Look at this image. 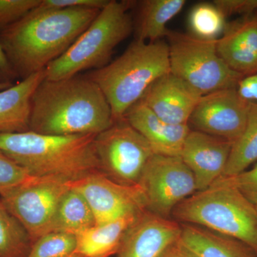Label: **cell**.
<instances>
[{
	"label": "cell",
	"mask_w": 257,
	"mask_h": 257,
	"mask_svg": "<svg viewBox=\"0 0 257 257\" xmlns=\"http://www.w3.org/2000/svg\"><path fill=\"white\" fill-rule=\"evenodd\" d=\"M135 3L109 0L68 50L45 69V79L69 78L82 71L96 70L110 63L114 49L134 31L130 10Z\"/></svg>",
	"instance_id": "6"
},
{
	"label": "cell",
	"mask_w": 257,
	"mask_h": 257,
	"mask_svg": "<svg viewBox=\"0 0 257 257\" xmlns=\"http://www.w3.org/2000/svg\"><path fill=\"white\" fill-rule=\"evenodd\" d=\"M236 89L243 100L257 104V73L242 77Z\"/></svg>",
	"instance_id": "32"
},
{
	"label": "cell",
	"mask_w": 257,
	"mask_h": 257,
	"mask_svg": "<svg viewBox=\"0 0 257 257\" xmlns=\"http://www.w3.org/2000/svg\"><path fill=\"white\" fill-rule=\"evenodd\" d=\"M231 145L222 139L190 130L180 157L194 176L197 192L209 188L222 176Z\"/></svg>",
	"instance_id": "13"
},
{
	"label": "cell",
	"mask_w": 257,
	"mask_h": 257,
	"mask_svg": "<svg viewBox=\"0 0 257 257\" xmlns=\"http://www.w3.org/2000/svg\"><path fill=\"white\" fill-rule=\"evenodd\" d=\"M13 85H14L13 83H0V92L5 90V89H9V88L13 87Z\"/></svg>",
	"instance_id": "35"
},
{
	"label": "cell",
	"mask_w": 257,
	"mask_h": 257,
	"mask_svg": "<svg viewBox=\"0 0 257 257\" xmlns=\"http://www.w3.org/2000/svg\"><path fill=\"white\" fill-rule=\"evenodd\" d=\"M94 145L101 173L124 185H138L154 154L148 142L124 117L96 135Z\"/></svg>",
	"instance_id": "8"
},
{
	"label": "cell",
	"mask_w": 257,
	"mask_h": 257,
	"mask_svg": "<svg viewBox=\"0 0 257 257\" xmlns=\"http://www.w3.org/2000/svg\"><path fill=\"white\" fill-rule=\"evenodd\" d=\"M45 79L44 69L0 92V134L30 131L32 94Z\"/></svg>",
	"instance_id": "18"
},
{
	"label": "cell",
	"mask_w": 257,
	"mask_h": 257,
	"mask_svg": "<svg viewBox=\"0 0 257 257\" xmlns=\"http://www.w3.org/2000/svg\"><path fill=\"white\" fill-rule=\"evenodd\" d=\"M159 257H198L181 240L180 237L169 245Z\"/></svg>",
	"instance_id": "33"
},
{
	"label": "cell",
	"mask_w": 257,
	"mask_h": 257,
	"mask_svg": "<svg viewBox=\"0 0 257 257\" xmlns=\"http://www.w3.org/2000/svg\"><path fill=\"white\" fill-rule=\"evenodd\" d=\"M138 16L134 21L135 40L154 42L166 37L167 26L182 11L185 0H143L137 2Z\"/></svg>",
	"instance_id": "21"
},
{
	"label": "cell",
	"mask_w": 257,
	"mask_h": 257,
	"mask_svg": "<svg viewBox=\"0 0 257 257\" xmlns=\"http://www.w3.org/2000/svg\"><path fill=\"white\" fill-rule=\"evenodd\" d=\"M140 214H130L111 222L95 225L83 231L76 236L77 246L74 253L83 257L116 255L126 231Z\"/></svg>",
	"instance_id": "20"
},
{
	"label": "cell",
	"mask_w": 257,
	"mask_h": 257,
	"mask_svg": "<svg viewBox=\"0 0 257 257\" xmlns=\"http://www.w3.org/2000/svg\"><path fill=\"white\" fill-rule=\"evenodd\" d=\"M138 184L145 194L146 210L165 219H171L175 207L197 192L194 176L180 157L153 154Z\"/></svg>",
	"instance_id": "10"
},
{
	"label": "cell",
	"mask_w": 257,
	"mask_h": 257,
	"mask_svg": "<svg viewBox=\"0 0 257 257\" xmlns=\"http://www.w3.org/2000/svg\"><path fill=\"white\" fill-rule=\"evenodd\" d=\"M180 239L198 257H257L239 240L196 225L183 224Z\"/></svg>",
	"instance_id": "19"
},
{
	"label": "cell",
	"mask_w": 257,
	"mask_h": 257,
	"mask_svg": "<svg viewBox=\"0 0 257 257\" xmlns=\"http://www.w3.org/2000/svg\"><path fill=\"white\" fill-rule=\"evenodd\" d=\"M67 257H83V256H81V255L79 254V253H74L73 254L70 255V256H69Z\"/></svg>",
	"instance_id": "36"
},
{
	"label": "cell",
	"mask_w": 257,
	"mask_h": 257,
	"mask_svg": "<svg viewBox=\"0 0 257 257\" xmlns=\"http://www.w3.org/2000/svg\"><path fill=\"white\" fill-rule=\"evenodd\" d=\"M95 225V219L89 204L80 193L72 187L57 206L50 232L77 236Z\"/></svg>",
	"instance_id": "22"
},
{
	"label": "cell",
	"mask_w": 257,
	"mask_h": 257,
	"mask_svg": "<svg viewBox=\"0 0 257 257\" xmlns=\"http://www.w3.org/2000/svg\"><path fill=\"white\" fill-rule=\"evenodd\" d=\"M72 184L53 177H36L0 194V199L27 230L34 243L50 232L57 206Z\"/></svg>",
	"instance_id": "9"
},
{
	"label": "cell",
	"mask_w": 257,
	"mask_h": 257,
	"mask_svg": "<svg viewBox=\"0 0 257 257\" xmlns=\"http://www.w3.org/2000/svg\"><path fill=\"white\" fill-rule=\"evenodd\" d=\"M189 20L194 36L203 40H217L227 23L214 3L196 5L191 12Z\"/></svg>",
	"instance_id": "25"
},
{
	"label": "cell",
	"mask_w": 257,
	"mask_h": 257,
	"mask_svg": "<svg viewBox=\"0 0 257 257\" xmlns=\"http://www.w3.org/2000/svg\"><path fill=\"white\" fill-rule=\"evenodd\" d=\"M16 78L18 77L0 45V83H13Z\"/></svg>",
	"instance_id": "34"
},
{
	"label": "cell",
	"mask_w": 257,
	"mask_h": 257,
	"mask_svg": "<svg viewBox=\"0 0 257 257\" xmlns=\"http://www.w3.org/2000/svg\"><path fill=\"white\" fill-rule=\"evenodd\" d=\"M225 182L236 187L250 202L257 204V162L251 170L234 177H221Z\"/></svg>",
	"instance_id": "29"
},
{
	"label": "cell",
	"mask_w": 257,
	"mask_h": 257,
	"mask_svg": "<svg viewBox=\"0 0 257 257\" xmlns=\"http://www.w3.org/2000/svg\"><path fill=\"white\" fill-rule=\"evenodd\" d=\"M218 55L231 70L245 76L257 73V23L254 14L227 22L216 40Z\"/></svg>",
	"instance_id": "16"
},
{
	"label": "cell",
	"mask_w": 257,
	"mask_h": 257,
	"mask_svg": "<svg viewBox=\"0 0 257 257\" xmlns=\"http://www.w3.org/2000/svg\"><path fill=\"white\" fill-rule=\"evenodd\" d=\"M101 10H32L0 32V45L21 80L44 70L66 52Z\"/></svg>",
	"instance_id": "1"
},
{
	"label": "cell",
	"mask_w": 257,
	"mask_h": 257,
	"mask_svg": "<svg viewBox=\"0 0 257 257\" xmlns=\"http://www.w3.org/2000/svg\"><path fill=\"white\" fill-rule=\"evenodd\" d=\"M33 241L0 199V257H28Z\"/></svg>",
	"instance_id": "24"
},
{
	"label": "cell",
	"mask_w": 257,
	"mask_h": 257,
	"mask_svg": "<svg viewBox=\"0 0 257 257\" xmlns=\"http://www.w3.org/2000/svg\"><path fill=\"white\" fill-rule=\"evenodd\" d=\"M256 211H257V204L256 205Z\"/></svg>",
	"instance_id": "38"
},
{
	"label": "cell",
	"mask_w": 257,
	"mask_h": 257,
	"mask_svg": "<svg viewBox=\"0 0 257 257\" xmlns=\"http://www.w3.org/2000/svg\"><path fill=\"white\" fill-rule=\"evenodd\" d=\"M172 216L246 243L257 254V211L234 186L219 177L209 188L196 192L179 204Z\"/></svg>",
	"instance_id": "5"
},
{
	"label": "cell",
	"mask_w": 257,
	"mask_h": 257,
	"mask_svg": "<svg viewBox=\"0 0 257 257\" xmlns=\"http://www.w3.org/2000/svg\"><path fill=\"white\" fill-rule=\"evenodd\" d=\"M250 104L240 97L236 88L209 93L198 101L188 125L191 130L232 144L246 126Z\"/></svg>",
	"instance_id": "12"
},
{
	"label": "cell",
	"mask_w": 257,
	"mask_h": 257,
	"mask_svg": "<svg viewBox=\"0 0 257 257\" xmlns=\"http://www.w3.org/2000/svg\"><path fill=\"white\" fill-rule=\"evenodd\" d=\"M114 123L110 105L87 75L49 80L31 99L30 131L47 135H98Z\"/></svg>",
	"instance_id": "2"
},
{
	"label": "cell",
	"mask_w": 257,
	"mask_h": 257,
	"mask_svg": "<svg viewBox=\"0 0 257 257\" xmlns=\"http://www.w3.org/2000/svg\"><path fill=\"white\" fill-rule=\"evenodd\" d=\"M124 117L148 142L154 154L180 157L191 130L189 125L166 122L140 101L132 106Z\"/></svg>",
	"instance_id": "17"
},
{
	"label": "cell",
	"mask_w": 257,
	"mask_h": 257,
	"mask_svg": "<svg viewBox=\"0 0 257 257\" xmlns=\"http://www.w3.org/2000/svg\"><path fill=\"white\" fill-rule=\"evenodd\" d=\"M202 96L182 79L169 73L155 81L139 101L166 122L188 125Z\"/></svg>",
	"instance_id": "14"
},
{
	"label": "cell",
	"mask_w": 257,
	"mask_h": 257,
	"mask_svg": "<svg viewBox=\"0 0 257 257\" xmlns=\"http://www.w3.org/2000/svg\"><path fill=\"white\" fill-rule=\"evenodd\" d=\"M182 226L145 210L126 231L116 257H159L179 239Z\"/></svg>",
	"instance_id": "15"
},
{
	"label": "cell",
	"mask_w": 257,
	"mask_h": 257,
	"mask_svg": "<svg viewBox=\"0 0 257 257\" xmlns=\"http://www.w3.org/2000/svg\"><path fill=\"white\" fill-rule=\"evenodd\" d=\"M92 209L96 225L106 224L146 210V200L140 186L124 185L101 172L72 182Z\"/></svg>",
	"instance_id": "11"
},
{
	"label": "cell",
	"mask_w": 257,
	"mask_h": 257,
	"mask_svg": "<svg viewBox=\"0 0 257 257\" xmlns=\"http://www.w3.org/2000/svg\"><path fill=\"white\" fill-rule=\"evenodd\" d=\"M214 5L226 19L233 15L248 16L257 12V0H215Z\"/></svg>",
	"instance_id": "30"
},
{
	"label": "cell",
	"mask_w": 257,
	"mask_h": 257,
	"mask_svg": "<svg viewBox=\"0 0 257 257\" xmlns=\"http://www.w3.org/2000/svg\"><path fill=\"white\" fill-rule=\"evenodd\" d=\"M257 162V104H250L247 122L239 138L232 143L221 177H234Z\"/></svg>",
	"instance_id": "23"
},
{
	"label": "cell",
	"mask_w": 257,
	"mask_h": 257,
	"mask_svg": "<svg viewBox=\"0 0 257 257\" xmlns=\"http://www.w3.org/2000/svg\"><path fill=\"white\" fill-rule=\"evenodd\" d=\"M41 0H0V32L37 8Z\"/></svg>",
	"instance_id": "28"
},
{
	"label": "cell",
	"mask_w": 257,
	"mask_h": 257,
	"mask_svg": "<svg viewBox=\"0 0 257 257\" xmlns=\"http://www.w3.org/2000/svg\"><path fill=\"white\" fill-rule=\"evenodd\" d=\"M109 3V0H41L40 5L35 9L39 11L73 8H95L102 10Z\"/></svg>",
	"instance_id": "31"
},
{
	"label": "cell",
	"mask_w": 257,
	"mask_h": 257,
	"mask_svg": "<svg viewBox=\"0 0 257 257\" xmlns=\"http://www.w3.org/2000/svg\"><path fill=\"white\" fill-rule=\"evenodd\" d=\"M36 178L0 150V194Z\"/></svg>",
	"instance_id": "27"
},
{
	"label": "cell",
	"mask_w": 257,
	"mask_h": 257,
	"mask_svg": "<svg viewBox=\"0 0 257 257\" xmlns=\"http://www.w3.org/2000/svg\"><path fill=\"white\" fill-rule=\"evenodd\" d=\"M170 73L182 79L202 95L236 88L243 76L236 73L221 60L216 40H203L169 30Z\"/></svg>",
	"instance_id": "7"
},
{
	"label": "cell",
	"mask_w": 257,
	"mask_h": 257,
	"mask_svg": "<svg viewBox=\"0 0 257 257\" xmlns=\"http://www.w3.org/2000/svg\"><path fill=\"white\" fill-rule=\"evenodd\" d=\"M76 246V236L53 231L37 239L28 257H67L73 254Z\"/></svg>",
	"instance_id": "26"
},
{
	"label": "cell",
	"mask_w": 257,
	"mask_h": 257,
	"mask_svg": "<svg viewBox=\"0 0 257 257\" xmlns=\"http://www.w3.org/2000/svg\"><path fill=\"white\" fill-rule=\"evenodd\" d=\"M96 135L3 133L0 134V150L33 177L74 182L100 172Z\"/></svg>",
	"instance_id": "3"
},
{
	"label": "cell",
	"mask_w": 257,
	"mask_h": 257,
	"mask_svg": "<svg viewBox=\"0 0 257 257\" xmlns=\"http://www.w3.org/2000/svg\"><path fill=\"white\" fill-rule=\"evenodd\" d=\"M169 73L167 42L135 40L117 59L87 76L104 93L114 121L124 117L155 81Z\"/></svg>",
	"instance_id": "4"
},
{
	"label": "cell",
	"mask_w": 257,
	"mask_h": 257,
	"mask_svg": "<svg viewBox=\"0 0 257 257\" xmlns=\"http://www.w3.org/2000/svg\"><path fill=\"white\" fill-rule=\"evenodd\" d=\"M254 15H255V18H256V23H257V12L256 13H255Z\"/></svg>",
	"instance_id": "37"
}]
</instances>
